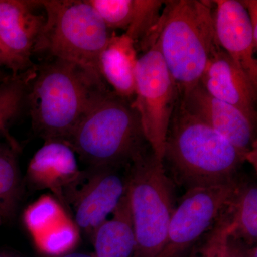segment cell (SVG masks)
I'll return each mask as SVG.
<instances>
[{
  "mask_svg": "<svg viewBox=\"0 0 257 257\" xmlns=\"http://www.w3.org/2000/svg\"><path fill=\"white\" fill-rule=\"evenodd\" d=\"M47 60L36 66L27 104L37 135L45 141L66 143L92 103L109 88L101 77L77 64Z\"/></svg>",
  "mask_w": 257,
  "mask_h": 257,
  "instance_id": "7a4b0ae2",
  "label": "cell"
},
{
  "mask_svg": "<svg viewBox=\"0 0 257 257\" xmlns=\"http://www.w3.org/2000/svg\"><path fill=\"white\" fill-rule=\"evenodd\" d=\"M0 225H1V224H0Z\"/></svg>",
  "mask_w": 257,
  "mask_h": 257,
  "instance_id": "4dcf8cb0",
  "label": "cell"
},
{
  "mask_svg": "<svg viewBox=\"0 0 257 257\" xmlns=\"http://www.w3.org/2000/svg\"><path fill=\"white\" fill-rule=\"evenodd\" d=\"M63 206L50 195H43L30 204L23 215L25 227L32 237L39 236L67 217Z\"/></svg>",
  "mask_w": 257,
  "mask_h": 257,
  "instance_id": "44dd1931",
  "label": "cell"
},
{
  "mask_svg": "<svg viewBox=\"0 0 257 257\" xmlns=\"http://www.w3.org/2000/svg\"><path fill=\"white\" fill-rule=\"evenodd\" d=\"M40 3L45 23L34 54L72 62L101 78L99 57L112 32L96 10L87 0H42Z\"/></svg>",
  "mask_w": 257,
  "mask_h": 257,
  "instance_id": "5b68a950",
  "label": "cell"
},
{
  "mask_svg": "<svg viewBox=\"0 0 257 257\" xmlns=\"http://www.w3.org/2000/svg\"><path fill=\"white\" fill-rule=\"evenodd\" d=\"M143 52L135 66L132 104L140 115L152 151L162 160L166 134L178 95L156 41Z\"/></svg>",
  "mask_w": 257,
  "mask_h": 257,
  "instance_id": "52a82bcc",
  "label": "cell"
},
{
  "mask_svg": "<svg viewBox=\"0 0 257 257\" xmlns=\"http://www.w3.org/2000/svg\"><path fill=\"white\" fill-rule=\"evenodd\" d=\"M23 193L15 142L0 143V224L14 216Z\"/></svg>",
  "mask_w": 257,
  "mask_h": 257,
  "instance_id": "d6986e66",
  "label": "cell"
},
{
  "mask_svg": "<svg viewBox=\"0 0 257 257\" xmlns=\"http://www.w3.org/2000/svg\"><path fill=\"white\" fill-rule=\"evenodd\" d=\"M138 53L133 40L112 32L99 60L101 78L120 97L133 102L135 94V69Z\"/></svg>",
  "mask_w": 257,
  "mask_h": 257,
  "instance_id": "2e32d148",
  "label": "cell"
},
{
  "mask_svg": "<svg viewBox=\"0 0 257 257\" xmlns=\"http://www.w3.org/2000/svg\"><path fill=\"white\" fill-rule=\"evenodd\" d=\"M229 227V221L224 214H221L207 231L204 243L192 257H219Z\"/></svg>",
  "mask_w": 257,
  "mask_h": 257,
  "instance_id": "603a6c76",
  "label": "cell"
},
{
  "mask_svg": "<svg viewBox=\"0 0 257 257\" xmlns=\"http://www.w3.org/2000/svg\"><path fill=\"white\" fill-rule=\"evenodd\" d=\"M224 215L229 221V233L248 246L257 241V184L256 181L240 175L226 202Z\"/></svg>",
  "mask_w": 257,
  "mask_h": 257,
  "instance_id": "ac0fdd59",
  "label": "cell"
},
{
  "mask_svg": "<svg viewBox=\"0 0 257 257\" xmlns=\"http://www.w3.org/2000/svg\"><path fill=\"white\" fill-rule=\"evenodd\" d=\"M40 7V1L0 0V42L28 67L45 23Z\"/></svg>",
  "mask_w": 257,
  "mask_h": 257,
  "instance_id": "9a60e30c",
  "label": "cell"
},
{
  "mask_svg": "<svg viewBox=\"0 0 257 257\" xmlns=\"http://www.w3.org/2000/svg\"><path fill=\"white\" fill-rule=\"evenodd\" d=\"M213 3L218 45L257 85V37L247 10L238 0H214Z\"/></svg>",
  "mask_w": 257,
  "mask_h": 257,
  "instance_id": "8fae6325",
  "label": "cell"
},
{
  "mask_svg": "<svg viewBox=\"0 0 257 257\" xmlns=\"http://www.w3.org/2000/svg\"><path fill=\"white\" fill-rule=\"evenodd\" d=\"M200 83L210 95L236 108L256 125L257 85L220 47L213 54Z\"/></svg>",
  "mask_w": 257,
  "mask_h": 257,
  "instance_id": "7c38bea8",
  "label": "cell"
},
{
  "mask_svg": "<svg viewBox=\"0 0 257 257\" xmlns=\"http://www.w3.org/2000/svg\"><path fill=\"white\" fill-rule=\"evenodd\" d=\"M249 247L228 231L219 257H246Z\"/></svg>",
  "mask_w": 257,
  "mask_h": 257,
  "instance_id": "cb8c5ba5",
  "label": "cell"
},
{
  "mask_svg": "<svg viewBox=\"0 0 257 257\" xmlns=\"http://www.w3.org/2000/svg\"><path fill=\"white\" fill-rule=\"evenodd\" d=\"M61 257H95L94 254H89L85 253H68Z\"/></svg>",
  "mask_w": 257,
  "mask_h": 257,
  "instance_id": "4316f807",
  "label": "cell"
},
{
  "mask_svg": "<svg viewBox=\"0 0 257 257\" xmlns=\"http://www.w3.org/2000/svg\"><path fill=\"white\" fill-rule=\"evenodd\" d=\"M92 236L95 257H133L136 235L128 189L117 207Z\"/></svg>",
  "mask_w": 257,
  "mask_h": 257,
  "instance_id": "e0dca14e",
  "label": "cell"
},
{
  "mask_svg": "<svg viewBox=\"0 0 257 257\" xmlns=\"http://www.w3.org/2000/svg\"><path fill=\"white\" fill-rule=\"evenodd\" d=\"M136 248L133 257H157L176 209L175 185L152 150L126 167Z\"/></svg>",
  "mask_w": 257,
  "mask_h": 257,
  "instance_id": "8992f818",
  "label": "cell"
},
{
  "mask_svg": "<svg viewBox=\"0 0 257 257\" xmlns=\"http://www.w3.org/2000/svg\"><path fill=\"white\" fill-rule=\"evenodd\" d=\"M249 158L177 99L162 162L175 185L187 191L234 183Z\"/></svg>",
  "mask_w": 257,
  "mask_h": 257,
  "instance_id": "6da1fadb",
  "label": "cell"
},
{
  "mask_svg": "<svg viewBox=\"0 0 257 257\" xmlns=\"http://www.w3.org/2000/svg\"><path fill=\"white\" fill-rule=\"evenodd\" d=\"M36 73V66L18 74L10 73L0 83V135L13 140L8 128L27 104L30 84Z\"/></svg>",
  "mask_w": 257,
  "mask_h": 257,
  "instance_id": "ffe728a7",
  "label": "cell"
},
{
  "mask_svg": "<svg viewBox=\"0 0 257 257\" xmlns=\"http://www.w3.org/2000/svg\"><path fill=\"white\" fill-rule=\"evenodd\" d=\"M0 257H9V256H5V255H2V254H0Z\"/></svg>",
  "mask_w": 257,
  "mask_h": 257,
  "instance_id": "f546056e",
  "label": "cell"
},
{
  "mask_svg": "<svg viewBox=\"0 0 257 257\" xmlns=\"http://www.w3.org/2000/svg\"><path fill=\"white\" fill-rule=\"evenodd\" d=\"M246 257H257V247L256 246L248 248Z\"/></svg>",
  "mask_w": 257,
  "mask_h": 257,
  "instance_id": "83f0119b",
  "label": "cell"
},
{
  "mask_svg": "<svg viewBox=\"0 0 257 257\" xmlns=\"http://www.w3.org/2000/svg\"><path fill=\"white\" fill-rule=\"evenodd\" d=\"M79 230L69 216L33 238L37 248L49 256H63L78 243Z\"/></svg>",
  "mask_w": 257,
  "mask_h": 257,
  "instance_id": "7402d4cb",
  "label": "cell"
},
{
  "mask_svg": "<svg viewBox=\"0 0 257 257\" xmlns=\"http://www.w3.org/2000/svg\"><path fill=\"white\" fill-rule=\"evenodd\" d=\"M127 191L126 168H89L64 196L72 207L74 222L92 239L96 229L112 214Z\"/></svg>",
  "mask_w": 257,
  "mask_h": 257,
  "instance_id": "ba28073f",
  "label": "cell"
},
{
  "mask_svg": "<svg viewBox=\"0 0 257 257\" xmlns=\"http://www.w3.org/2000/svg\"><path fill=\"white\" fill-rule=\"evenodd\" d=\"M82 175L76 153L68 144L47 140L32 157L27 177L37 189H50L64 204V196Z\"/></svg>",
  "mask_w": 257,
  "mask_h": 257,
  "instance_id": "4fadbf2b",
  "label": "cell"
},
{
  "mask_svg": "<svg viewBox=\"0 0 257 257\" xmlns=\"http://www.w3.org/2000/svg\"><path fill=\"white\" fill-rule=\"evenodd\" d=\"M66 143L89 168L125 169L152 150L138 111L111 89L92 103Z\"/></svg>",
  "mask_w": 257,
  "mask_h": 257,
  "instance_id": "3957f363",
  "label": "cell"
},
{
  "mask_svg": "<svg viewBox=\"0 0 257 257\" xmlns=\"http://www.w3.org/2000/svg\"><path fill=\"white\" fill-rule=\"evenodd\" d=\"M241 2L247 10L253 34L254 36L257 37V1L256 0H246V1Z\"/></svg>",
  "mask_w": 257,
  "mask_h": 257,
  "instance_id": "484cf974",
  "label": "cell"
},
{
  "mask_svg": "<svg viewBox=\"0 0 257 257\" xmlns=\"http://www.w3.org/2000/svg\"><path fill=\"white\" fill-rule=\"evenodd\" d=\"M10 74L5 72L4 69L0 68V83L3 82L10 75Z\"/></svg>",
  "mask_w": 257,
  "mask_h": 257,
  "instance_id": "f1b7e54d",
  "label": "cell"
},
{
  "mask_svg": "<svg viewBox=\"0 0 257 257\" xmlns=\"http://www.w3.org/2000/svg\"><path fill=\"white\" fill-rule=\"evenodd\" d=\"M236 181L187 191L176 207L165 245L157 257H179L202 238L224 210Z\"/></svg>",
  "mask_w": 257,
  "mask_h": 257,
  "instance_id": "9c48e42d",
  "label": "cell"
},
{
  "mask_svg": "<svg viewBox=\"0 0 257 257\" xmlns=\"http://www.w3.org/2000/svg\"><path fill=\"white\" fill-rule=\"evenodd\" d=\"M109 30H124L135 47L146 48L155 35L165 1L87 0Z\"/></svg>",
  "mask_w": 257,
  "mask_h": 257,
  "instance_id": "5bb4252c",
  "label": "cell"
},
{
  "mask_svg": "<svg viewBox=\"0 0 257 257\" xmlns=\"http://www.w3.org/2000/svg\"><path fill=\"white\" fill-rule=\"evenodd\" d=\"M187 111L214 128L238 150L254 161L256 125L236 108L216 99L201 83L183 98H179Z\"/></svg>",
  "mask_w": 257,
  "mask_h": 257,
  "instance_id": "30bf717a",
  "label": "cell"
},
{
  "mask_svg": "<svg viewBox=\"0 0 257 257\" xmlns=\"http://www.w3.org/2000/svg\"><path fill=\"white\" fill-rule=\"evenodd\" d=\"M157 27L156 43L177 89L183 98L200 82L219 47L214 3L203 0L165 1Z\"/></svg>",
  "mask_w": 257,
  "mask_h": 257,
  "instance_id": "277c9868",
  "label": "cell"
},
{
  "mask_svg": "<svg viewBox=\"0 0 257 257\" xmlns=\"http://www.w3.org/2000/svg\"><path fill=\"white\" fill-rule=\"evenodd\" d=\"M32 67H28L18 60L0 42V68L8 69L13 74H18Z\"/></svg>",
  "mask_w": 257,
  "mask_h": 257,
  "instance_id": "d4e9b609",
  "label": "cell"
}]
</instances>
